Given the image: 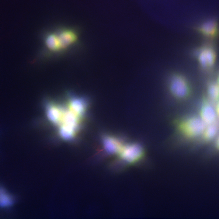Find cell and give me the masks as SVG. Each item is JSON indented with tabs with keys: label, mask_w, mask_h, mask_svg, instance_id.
I'll return each instance as SVG.
<instances>
[{
	"label": "cell",
	"mask_w": 219,
	"mask_h": 219,
	"mask_svg": "<svg viewBox=\"0 0 219 219\" xmlns=\"http://www.w3.org/2000/svg\"><path fill=\"white\" fill-rule=\"evenodd\" d=\"M215 109L217 116L219 117V100L217 102Z\"/></svg>",
	"instance_id": "obj_15"
},
{
	"label": "cell",
	"mask_w": 219,
	"mask_h": 219,
	"mask_svg": "<svg viewBox=\"0 0 219 219\" xmlns=\"http://www.w3.org/2000/svg\"><path fill=\"white\" fill-rule=\"evenodd\" d=\"M2 191V201L3 202L4 200L5 201L2 204L3 206L8 205L12 203V199L10 198V196L8 194L4 193Z\"/></svg>",
	"instance_id": "obj_14"
},
{
	"label": "cell",
	"mask_w": 219,
	"mask_h": 219,
	"mask_svg": "<svg viewBox=\"0 0 219 219\" xmlns=\"http://www.w3.org/2000/svg\"><path fill=\"white\" fill-rule=\"evenodd\" d=\"M45 42L47 47L51 51L57 52L61 50L58 35L54 33L48 35Z\"/></svg>",
	"instance_id": "obj_13"
},
{
	"label": "cell",
	"mask_w": 219,
	"mask_h": 219,
	"mask_svg": "<svg viewBox=\"0 0 219 219\" xmlns=\"http://www.w3.org/2000/svg\"><path fill=\"white\" fill-rule=\"evenodd\" d=\"M199 117L206 125L216 122L217 115L215 109L205 96L203 97L199 110Z\"/></svg>",
	"instance_id": "obj_6"
},
{
	"label": "cell",
	"mask_w": 219,
	"mask_h": 219,
	"mask_svg": "<svg viewBox=\"0 0 219 219\" xmlns=\"http://www.w3.org/2000/svg\"><path fill=\"white\" fill-rule=\"evenodd\" d=\"M215 147L219 150V135L217 137L215 143Z\"/></svg>",
	"instance_id": "obj_16"
},
{
	"label": "cell",
	"mask_w": 219,
	"mask_h": 219,
	"mask_svg": "<svg viewBox=\"0 0 219 219\" xmlns=\"http://www.w3.org/2000/svg\"><path fill=\"white\" fill-rule=\"evenodd\" d=\"M144 153V149L141 145L134 142L124 143L118 154L126 161L133 162L141 158Z\"/></svg>",
	"instance_id": "obj_5"
},
{
	"label": "cell",
	"mask_w": 219,
	"mask_h": 219,
	"mask_svg": "<svg viewBox=\"0 0 219 219\" xmlns=\"http://www.w3.org/2000/svg\"><path fill=\"white\" fill-rule=\"evenodd\" d=\"M217 82L219 85V73H218L217 77Z\"/></svg>",
	"instance_id": "obj_17"
},
{
	"label": "cell",
	"mask_w": 219,
	"mask_h": 219,
	"mask_svg": "<svg viewBox=\"0 0 219 219\" xmlns=\"http://www.w3.org/2000/svg\"><path fill=\"white\" fill-rule=\"evenodd\" d=\"M61 49L64 50L75 43L77 39L75 33L70 29L62 30L57 35Z\"/></svg>",
	"instance_id": "obj_10"
},
{
	"label": "cell",
	"mask_w": 219,
	"mask_h": 219,
	"mask_svg": "<svg viewBox=\"0 0 219 219\" xmlns=\"http://www.w3.org/2000/svg\"><path fill=\"white\" fill-rule=\"evenodd\" d=\"M102 141L106 151L111 154H118L124 144L119 137L110 134L103 135Z\"/></svg>",
	"instance_id": "obj_7"
},
{
	"label": "cell",
	"mask_w": 219,
	"mask_h": 219,
	"mask_svg": "<svg viewBox=\"0 0 219 219\" xmlns=\"http://www.w3.org/2000/svg\"><path fill=\"white\" fill-rule=\"evenodd\" d=\"M178 132L184 138L192 139L201 135L206 125L199 116L192 115L175 121Z\"/></svg>",
	"instance_id": "obj_2"
},
{
	"label": "cell",
	"mask_w": 219,
	"mask_h": 219,
	"mask_svg": "<svg viewBox=\"0 0 219 219\" xmlns=\"http://www.w3.org/2000/svg\"><path fill=\"white\" fill-rule=\"evenodd\" d=\"M193 54L200 66L203 69L211 68L217 60V51L210 45H203L197 47Z\"/></svg>",
	"instance_id": "obj_3"
},
{
	"label": "cell",
	"mask_w": 219,
	"mask_h": 219,
	"mask_svg": "<svg viewBox=\"0 0 219 219\" xmlns=\"http://www.w3.org/2000/svg\"><path fill=\"white\" fill-rule=\"evenodd\" d=\"M201 136L203 141L205 142L212 141L216 136L218 131V126L215 123L207 125Z\"/></svg>",
	"instance_id": "obj_11"
},
{
	"label": "cell",
	"mask_w": 219,
	"mask_h": 219,
	"mask_svg": "<svg viewBox=\"0 0 219 219\" xmlns=\"http://www.w3.org/2000/svg\"><path fill=\"white\" fill-rule=\"evenodd\" d=\"M166 87L171 96L178 101L187 99L192 93L189 81L185 75L179 72H172L169 75Z\"/></svg>",
	"instance_id": "obj_1"
},
{
	"label": "cell",
	"mask_w": 219,
	"mask_h": 219,
	"mask_svg": "<svg viewBox=\"0 0 219 219\" xmlns=\"http://www.w3.org/2000/svg\"><path fill=\"white\" fill-rule=\"evenodd\" d=\"M88 107V100L85 97L72 95L69 97L67 108L80 119L83 120Z\"/></svg>",
	"instance_id": "obj_4"
},
{
	"label": "cell",
	"mask_w": 219,
	"mask_h": 219,
	"mask_svg": "<svg viewBox=\"0 0 219 219\" xmlns=\"http://www.w3.org/2000/svg\"><path fill=\"white\" fill-rule=\"evenodd\" d=\"M47 116L54 125L59 127L60 125L66 108L56 104L50 103L46 107Z\"/></svg>",
	"instance_id": "obj_8"
},
{
	"label": "cell",
	"mask_w": 219,
	"mask_h": 219,
	"mask_svg": "<svg viewBox=\"0 0 219 219\" xmlns=\"http://www.w3.org/2000/svg\"><path fill=\"white\" fill-rule=\"evenodd\" d=\"M207 94L208 98L214 102L219 100V85L217 82L211 81L207 86Z\"/></svg>",
	"instance_id": "obj_12"
},
{
	"label": "cell",
	"mask_w": 219,
	"mask_h": 219,
	"mask_svg": "<svg viewBox=\"0 0 219 219\" xmlns=\"http://www.w3.org/2000/svg\"><path fill=\"white\" fill-rule=\"evenodd\" d=\"M198 30L203 35L210 38L216 37L219 32L218 24L213 19H209L203 22L198 27Z\"/></svg>",
	"instance_id": "obj_9"
}]
</instances>
